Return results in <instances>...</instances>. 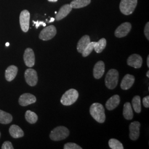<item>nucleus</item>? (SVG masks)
<instances>
[{
  "instance_id": "nucleus-1",
  "label": "nucleus",
  "mask_w": 149,
  "mask_h": 149,
  "mask_svg": "<svg viewBox=\"0 0 149 149\" xmlns=\"http://www.w3.org/2000/svg\"><path fill=\"white\" fill-rule=\"evenodd\" d=\"M91 116L97 122L103 123L106 120L105 111L103 106L99 103H93L90 109Z\"/></svg>"
},
{
  "instance_id": "nucleus-2",
  "label": "nucleus",
  "mask_w": 149,
  "mask_h": 149,
  "mask_svg": "<svg viewBox=\"0 0 149 149\" xmlns=\"http://www.w3.org/2000/svg\"><path fill=\"white\" fill-rule=\"evenodd\" d=\"M79 92L71 88L67 91L61 98V103L66 106H71L79 98Z\"/></svg>"
},
{
  "instance_id": "nucleus-3",
  "label": "nucleus",
  "mask_w": 149,
  "mask_h": 149,
  "mask_svg": "<svg viewBox=\"0 0 149 149\" xmlns=\"http://www.w3.org/2000/svg\"><path fill=\"white\" fill-rule=\"evenodd\" d=\"M119 72L117 70L111 69L107 72L105 79L107 87L110 90L114 89L118 85Z\"/></svg>"
},
{
  "instance_id": "nucleus-4",
  "label": "nucleus",
  "mask_w": 149,
  "mask_h": 149,
  "mask_svg": "<svg viewBox=\"0 0 149 149\" xmlns=\"http://www.w3.org/2000/svg\"><path fill=\"white\" fill-rule=\"evenodd\" d=\"M69 129L63 126L54 128L50 134V138L53 141H61L65 139L69 135Z\"/></svg>"
},
{
  "instance_id": "nucleus-5",
  "label": "nucleus",
  "mask_w": 149,
  "mask_h": 149,
  "mask_svg": "<svg viewBox=\"0 0 149 149\" xmlns=\"http://www.w3.org/2000/svg\"><path fill=\"white\" fill-rule=\"evenodd\" d=\"M138 3V0H121L119 8L123 14L129 15L132 14Z\"/></svg>"
},
{
  "instance_id": "nucleus-6",
  "label": "nucleus",
  "mask_w": 149,
  "mask_h": 149,
  "mask_svg": "<svg viewBox=\"0 0 149 149\" xmlns=\"http://www.w3.org/2000/svg\"><path fill=\"white\" fill-rule=\"evenodd\" d=\"M56 34V29L53 25L45 27L40 33L39 37L44 41H47L53 38Z\"/></svg>"
},
{
  "instance_id": "nucleus-7",
  "label": "nucleus",
  "mask_w": 149,
  "mask_h": 149,
  "mask_svg": "<svg viewBox=\"0 0 149 149\" xmlns=\"http://www.w3.org/2000/svg\"><path fill=\"white\" fill-rule=\"evenodd\" d=\"M30 13L28 10H23L21 12L19 16V23L22 31L27 32L29 28Z\"/></svg>"
},
{
  "instance_id": "nucleus-8",
  "label": "nucleus",
  "mask_w": 149,
  "mask_h": 149,
  "mask_svg": "<svg viewBox=\"0 0 149 149\" xmlns=\"http://www.w3.org/2000/svg\"><path fill=\"white\" fill-rule=\"evenodd\" d=\"M26 81L28 85L35 86L38 82L37 73L35 70L28 69L24 73Z\"/></svg>"
},
{
  "instance_id": "nucleus-9",
  "label": "nucleus",
  "mask_w": 149,
  "mask_h": 149,
  "mask_svg": "<svg viewBox=\"0 0 149 149\" xmlns=\"http://www.w3.org/2000/svg\"><path fill=\"white\" fill-rule=\"evenodd\" d=\"M132 29V25L129 22H125L118 27L115 31V36L117 38L127 36Z\"/></svg>"
},
{
  "instance_id": "nucleus-10",
  "label": "nucleus",
  "mask_w": 149,
  "mask_h": 149,
  "mask_svg": "<svg viewBox=\"0 0 149 149\" xmlns=\"http://www.w3.org/2000/svg\"><path fill=\"white\" fill-rule=\"evenodd\" d=\"M23 59L24 63L29 68H32L35 64V55L31 48H27L25 50Z\"/></svg>"
},
{
  "instance_id": "nucleus-11",
  "label": "nucleus",
  "mask_w": 149,
  "mask_h": 149,
  "mask_svg": "<svg viewBox=\"0 0 149 149\" xmlns=\"http://www.w3.org/2000/svg\"><path fill=\"white\" fill-rule=\"evenodd\" d=\"M127 64L129 66L135 69H139L143 64V59L140 55L134 54L130 55L127 60Z\"/></svg>"
},
{
  "instance_id": "nucleus-12",
  "label": "nucleus",
  "mask_w": 149,
  "mask_h": 149,
  "mask_svg": "<svg viewBox=\"0 0 149 149\" xmlns=\"http://www.w3.org/2000/svg\"><path fill=\"white\" fill-rule=\"evenodd\" d=\"M140 123L138 121L132 122L129 125V137L131 140L135 141L139 137Z\"/></svg>"
},
{
  "instance_id": "nucleus-13",
  "label": "nucleus",
  "mask_w": 149,
  "mask_h": 149,
  "mask_svg": "<svg viewBox=\"0 0 149 149\" xmlns=\"http://www.w3.org/2000/svg\"><path fill=\"white\" fill-rule=\"evenodd\" d=\"M37 101L35 96L31 93H24L20 96L19 98V103L22 106H27L29 104L34 103Z\"/></svg>"
},
{
  "instance_id": "nucleus-14",
  "label": "nucleus",
  "mask_w": 149,
  "mask_h": 149,
  "mask_svg": "<svg viewBox=\"0 0 149 149\" xmlns=\"http://www.w3.org/2000/svg\"><path fill=\"white\" fill-rule=\"evenodd\" d=\"M134 82L135 77L134 76L130 74H126L120 84V87L124 90H129L133 85Z\"/></svg>"
},
{
  "instance_id": "nucleus-15",
  "label": "nucleus",
  "mask_w": 149,
  "mask_h": 149,
  "mask_svg": "<svg viewBox=\"0 0 149 149\" xmlns=\"http://www.w3.org/2000/svg\"><path fill=\"white\" fill-rule=\"evenodd\" d=\"M105 71L104 63L102 61L97 62L93 68V76L96 79H100L103 76Z\"/></svg>"
},
{
  "instance_id": "nucleus-16",
  "label": "nucleus",
  "mask_w": 149,
  "mask_h": 149,
  "mask_svg": "<svg viewBox=\"0 0 149 149\" xmlns=\"http://www.w3.org/2000/svg\"><path fill=\"white\" fill-rule=\"evenodd\" d=\"M72 7H71L70 5L69 4H66L62 6L60 8L59 12L57 13L56 15L55 19L56 21H60L63 19L69 14L70 12L72 11Z\"/></svg>"
},
{
  "instance_id": "nucleus-17",
  "label": "nucleus",
  "mask_w": 149,
  "mask_h": 149,
  "mask_svg": "<svg viewBox=\"0 0 149 149\" xmlns=\"http://www.w3.org/2000/svg\"><path fill=\"white\" fill-rule=\"evenodd\" d=\"M120 101V97L118 95H116L111 97L107 102L106 107L109 111H112L115 109L119 104Z\"/></svg>"
},
{
  "instance_id": "nucleus-18",
  "label": "nucleus",
  "mask_w": 149,
  "mask_h": 149,
  "mask_svg": "<svg viewBox=\"0 0 149 149\" xmlns=\"http://www.w3.org/2000/svg\"><path fill=\"white\" fill-rule=\"evenodd\" d=\"M18 73V68L15 65H11L7 68L5 72L6 79L7 81H12L16 77Z\"/></svg>"
},
{
  "instance_id": "nucleus-19",
  "label": "nucleus",
  "mask_w": 149,
  "mask_h": 149,
  "mask_svg": "<svg viewBox=\"0 0 149 149\" xmlns=\"http://www.w3.org/2000/svg\"><path fill=\"white\" fill-rule=\"evenodd\" d=\"M90 42V38L88 36L85 35V36H83L80 39L79 42L77 43V50L78 52L82 54L83 51L86 48V47Z\"/></svg>"
},
{
  "instance_id": "nucleus-20",
  "label": "nucleus",
  "mask_w": 149,
  "mask_h": 149,
  "mask_svg": "<svg viewBox=\"0 0 149 149\" xmlns=\"http://www.w3.org/2000/svg\"><path fill=\"white\" fill-rule=\"evenodd\" d=\"M9 132L13 138H20L24 136V132L21 128L17 125H12L9 129Z\"/></svg>"
},
{
  "instance_id": "nucleus-21",
  "label": "nucleus",
  "mask_w": 149,
  "mask_h": 149,
  "mask_svg": "<svg viewBox=\"0 0 149 149\" xmlns=\"http://www.w3.org/2000/svg\"><path fill=\"white\" fill-rule=\"evenodd\" d=\"M123 116L127 120H131L133 118L134 114L131 104L127 102L124 104L123 108Z\"/></svg>"
},
{
  "instance_id": "nucleus-22",
  "label": "nucleus",
  "mask_w": 149,
  "mask_h": 149,
  "mask_svg": "<svg viewBox=\"0 0 149 149\" xmlns=\"http://www.w3.org/2000/svg\"><path fill=\"white\" fill-rule=\"evenodd\" d=\"M91 3V0H74L70 4L72 8H80L88 5Z\"/></svg>"
},
{
  "instance_id": "nucleus-23",
  "label": "nucleus",
  "mask_w": 149,
  "mask_h": 149,
  "mask_svg": "<svg viewBox=\"0 0 149 149\" xmlns=\"http://www.w3.org/2000/svg\"><path fill=\"white\" fill-rule=\"evenodd\" d=\"M13 119L11 114L0 110V123L7 124L12 122Z\"/></svg>"
},
{
  "instance_id": "nucleus-24",
  "label": "nucleus",
  "mask_w": 149,
  "mask_h": 149,
  "mask_svg": "<svg viewBox=\"0 0 149 149\" xmlns=\"http://www.w3.org/2000/svg\"><path fill=\"white\" fill-rule=\"evenodd\" d=\"M107 45V41L105 38H102L98 42H96L94 49L96 53H101L105 49Z\"/></svg>"
},
{
  "instance_id": "nucleus-25",
  "label": "nucleus",
  "mask_w": 149,
  "mask_h": 149,
  "mask_svg": "<svg viewBox=\"0 0 149 149\" xmlns=\"http://www.w3.org/2000/svg\"><path fill=\"white\" fill-rule=\"evenodd\" d=\"M132 105L135 112L137 113H140L141 111V98L139 96H135L132 100Z\"/></svg>"
},
{
  "instance_id": "nucleus-26",
  "label": "nucleus",
  "mask_w": 149,
  "mask_h": 149,
  "mask_svg": "<svg viewBox=\"0 0 149 149\" xmlns=\"http://www.w3.org/2000/svg\"><path fill=\"white\" fill-rule=\"evenodd\" d=\"M25 118L27 122L30 124H34L37 122L38 116L37 114L31 111H27L26 112Z\"/></svg>"
},
{
  "instance_id": "nucleus-27",
  "label": "nucleus",
  "mask_w": 149,
  "mask_h": 149,
  "mask_svg": "<svg viewBox=\"0 0 149 149\" xmlns=\"http://www.w3.org/2000/svg\"><path fill=\"white\" fill-rule=\"evenodd\" d=\"M110 148L112 149H123V145L119 140L116 139H111L108 142Z\"/></svg>"
},
{
  "instance_id": "nucleus-28",
  "label": "nucleus",
  "mask_w": 149,
  "mask_h": 149,
  "mask_svg": "<svg viewBox=\"0 0 149 149\" xmlns=\"http://www.w3.org/2000/svg\"><path fill=\"white\" fill-rule=\"evenodd\" d=\"M95 43H96L95 42H90L88 44V45L86 47V48L82 53V56L84 57H87L92 53V52L94 50Z\"/></svg>"
},
{
  "instance_id": "nucleus-29",
  "label": "nucleus",
  "mask_w": 149,
  "mask_h": 149,
  "mask_svg": "<svg viewBox=\"0 0 149 149\" xmlns=\"http://www.w3.org/2000/svg\"><path fill=\"white\" fill-rule=\"evenodd\" d=\"M64 149H82V148L77 144L74 143H68L64 145Z\"/></svg>"
},
{
  "instance_id": "nucleus-30",
  "label": "nucleus",
  "mask_w": 149,
  "mask_h": 149,
  "mask_svg": "<svg viewBox=\"0 0 149 149\" xmlns=\"http://www.w3.org/2000/svg\"><path fill=\"white\" fill-rule=\"evenodd\" d=\"M2 149H13V146L12 145V144L10 141H5L3 143V144H2Z\"/></svg>"
},
{
  "instance_id": "nucleus-31",
  "label": "nucleus",
  "mask_w": 149,
  "mask_h": 149,
  "mask_svg": "<svg viewBox=\"0 0 149 149\" xmlns=\"http://www.w3.org/2000/svg\"><path fill=\"white\" fill-rule=\"evenodd\" d=\"M144 34L148 40H149V23L148 22L144 28Z\"/></svg>"
},
{
  "instance_id": "nucleus-32",
  "label": "nucleus",
  "mask_w": 149,
  "mask_h": 149,
  "mask_svg": "<svg viewBox=\"0 0 149 149\" xmlns=\"http://www.w3.org/2000/svg\"><path fill=\"white\" fill-rule=\"evenodd\" d=\"M143 103L144 104V107L146 108L149 107V96H147L145 97L143 100Z\"/></svg>"
},
{
  "instance_id": "nucleus-33",
  "label": "nucleus",
  "mask_w": 149,
  "mask_h": 149,
  "mask_svg": "<svg viewBox=\"0 0 149 149\" xmlns=\"http://www.w3.org/2000/svg\"><path fill=\"white\" fill-rule=\"evenodd\" d=\"M33 23L34 24H36V28H38V27H39L40 26H41V25H42L44 27H45L46 26V23H44V22L42 21H33Z\"/></svg>"
},
{
  "instance_id": "nucleus-34",
  "label": "nucleus",
  "mask_w": 149,
  "mask_h": 149,
  "mask_svg": "<svg viewBox=\"0 0 149 149\" xmlns=\"http://www.w3.org/2000/svg\"><path fill=\"white\" fill-rule=\"evenodd\" d=\"M55 18H53V17H52V18H50V21H49L48 22H49V23L53 22L55 21Z\"/></svg>"
},
{
  "instance_id": "nucleus-35",
  "label": "nucleus",
  "mask_w": 149,
  "mask_h": 149,
  "mask_svg": "<svg viewBox=\"0 0 149 149\" xmlns=\"http://www.w3.org/2000/svg\"><path fill=\"white\" fill-rule=\"evenodd\" d=\"M147 65L148 66V68L149 67V55L148 56V58H147Z\"/></svg>"
},
{
  "instance_id": "nucleus-36",
  "label": "nucleus",
  "mask_w": 149,
  "mask_h": 149,
  "mask_svg": "<svg viewBox=\"0 0 149 149\" xmlns=\"http://www.w3.org/2000/svg\"><path fill=\"white\" fill-rule=\"evenodd\" d=\"M48 1L49 2H55L58 1V0H48Z\"/></svg>"
},
{
  "instance_id": "nucleus-37",
  "label": "nucleus",
  "mask_w": 149,
  "mask_h": 149,
  "mask_svg": "<svg viewBox=\"0 0 149 149\" xmlns=\"http://www.w3.org/2000/svg\"><path fill=\"white\" fill-rule=\"evenodd\" d=\"M146 76L149 78V71H147V73H146Z\"/></svg>"
},
{
  "instance_id": "nucleus-38",
  "label": "nucleus",
  "mask_w": 149,
  "mask_h": 149,
  "mask_svg": "<svg viewBox=\"0 0 149 149\" xmlns=\"http://www.w3.org/2000/svg\"><path fill=\"white\" fill-rule=\"evenodd\" d=\"M10 45V43H6V47H8Z\"/></svg>"
},
{
  "instance_id": "nucleus-39",
  "label": "nucleus",
  "mask_w": 149,
  "mask_h": 149,
  "mask_svg": "<svg viewBox=\"0 0 149 149\" xmlns=\"http://www.w3.org/2000/svg\"><path fill=\"white\" fill-rule=\"evenodd\" d=\"M0 137H1V133H0Z\"/></svg>"
}]
</instances>
